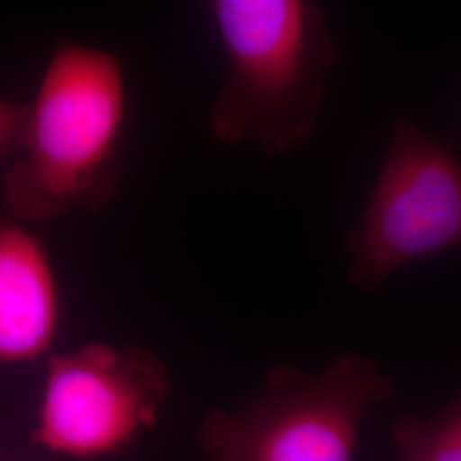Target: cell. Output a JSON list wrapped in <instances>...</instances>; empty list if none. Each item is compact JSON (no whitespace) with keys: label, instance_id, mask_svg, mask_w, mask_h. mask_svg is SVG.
Listing matches in <instances>:
<instances>
[{"label":"cell","instance_id":"1","mask_svg":"<svg viewBox=\"0 0 461 461\" xmlns=\"http://www.w3.org/2000/svg\"><path fill=\"white\" fill-rule=\"evenodd\" d=\"M127 118L129 83L115 53L83 43L53 50L2 175L9 217L34 226L110 203Z\"/></svg>","mask_w":461,"mask_h":461},{"label":"cell","instance_id":"2","mask_svg":"<svg viewBox=\"0 0 461 461\" xmlns=\"http://www.w3.org/2000/svg\"><path fill=\"white\" fill-rule=\"evenodd\" d=\"M207 11L228 64L211 110L226 146L284 154L313 139L337 47L312 0H212Z\"/></svg>","mask_w":461,"mask_h":461},{"label":"cell","instance_id":"3","mask_svg":"<svg viewBox=\"0 0 461 461\" xmlns=\"http://www.w3.org/2000/svg\"><path fill=\"white\" fill-rule=\"evenodd\" d=\"M393 393L390 376L359 354L320 375L280 364L245 407L211 413L198 439L209 461H354L366 413Z\"/></svg>","mask_w":461,"mask_h":461},{"label":"cell","instance_id":"4","mask_svg":"<svg viewBox=\"0 0 461 461\" xmlns=\"http://www.w3.org/2000/svg\"><path fill=\"white\" fill-rule=\"evenodd\" d=\"M460 245V158L398 118L363 217L347 234V280L378 291L402 267Z\"/></svg>","mask_w":461,"mask_h":461},{"label":"cell","instance_id":"5","mask_svg":"<svg viewBox=\"0 0 461 461\" xmlns=\"http://www.w3.org/2000/svg\"><path fill=\"white\" fill-rule=\"evenodd\" d=\"M171 390L144 348L91 342L49 359L33 439L55 455L98 460L152 428Z\"/></svg>","mask_w":461,"mask_h":461},{"label":"cell","instance_id":"6","mask_svg":"<svg viewBox=\"0 0 461 461\" xmlns=\"http://www.w3.org/2000/svg\"><path fill=\"white\" fill-rule=\"evenodd\" d=\"M62 318V291L47 243L17 219L0 221V364L45 356Z\"/></svg>","mask_w":461,"mask_h":461},{"label":"cell","instance_id":"7","mask_svg":"<svg viewBox=\"0 0 461 461\" xmlns=\"http://www.w3.org/2000/svg\"><path fill=\"white\" fill-rule=\"evenodd\" d=\"M392 436L398 461H461V390L434 417H400Z\"/></svg>","mask_w":461,"mask_h":461},{"label":"cell","instance_id":"8","mask_svg":"<svg viewBox=\"0 0 461 461\" xmlns=\"http://www.w3.org/2000/svg\"><path fill=\"white\" fill-rule=\"evenodd\" d=\"M26 103L0 98V163L16 154L24 129Z\"/></svg>","mask_w":461,"mask_h":461}]
</instances>
